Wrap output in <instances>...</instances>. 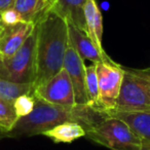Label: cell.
Masks as SVG:
<instances>
[{
  "label": "cell",
  "mask_w": 150,
  "mask_h": 150,
  "mask_svg": "<svg viewBox=\"0 0 150 150\" xmlns=\"http://www.w3.org/2000/svg\"><path fill=\"white\" fill-rule=\"evenodd\" d=\"M35 90L64 68L69 45L68 21L54 11L46 9L35 22Z\"/></svg>",
  "instance_id": "1"
},
{
  "label": "cell",
  "mask_w": 150,
  "mask_h": 150,
  "mask_svg": "<svg viewBox=\"0 0 150 150\" xmlns=\"http://www.w3.org/2000/svg\"><path fill=\"white\" fill-rule=\"evenodd\" d=\"M105 117H107L106 114L95 110L88 105L76 104L72 108H65L35 98L34 110L27 116L18 119L5 137L18 138L42 135L44 132L67 121L79 123L86 131Z\"/></svg>",
  "instance_id": "2"
},
{
  "label": "cell",
  "mask_w": 150,
  "mask_h": 150,
  "mask_svg": "<svg viewBox=\"0 0 150 150\" xmlns=\"http://www.w3.org/2000/svg\"><path fill=\"white\" fill-rule=\"evenodd\" d=\"M86 137L111 150H140L142 141L127 123L107 116L86 129Z\"/></svg>",
  "instance_id": "3"
},
{
  "label": "cell",
  "mask_w": 150,
  "mask_h": 150,
  "mask_svg": "<svg viewBox=\"0 0 150 150\" xmlns=\"http://www.w3.org/2000/svg\"><path fill=\"white\" fill-rule=\"evenodd\" d=\"M123 69L120 91L111 112H150L149 79L146 73L143 70Z\"/></svg>",
  "instance_id": "4"
},
{
  "label": "cell",
  "mask_w": 150,
  "mask_h": 150,
  "mask_svg": "<svg viewBox=\"0 0 150 150\" xmlns=\"http://www.w3.org/2000/svg\"><path fill=\"white\" fill-rule=\"evenodd\" d=\"M35 48L36 31L26 39L16 54L6 59H1L0 78L16 83H34L35 79Z\"/></svg>",
  "instance_id": "5"
},
{
  "label": "cell",
  "mask_w": 150,
  "mask_h": 150,
  "mask_svg": "<svg viewBox=\"0 0 150 150\" xmlns=\"http://www.w3.org/2000/svg\"><path fill=\"white\" fill-rule=\"evenodd\" d=\"M99 86V110L108 116L114 110L125 69L113 60L96 64Z\"/></svg>",
  "instance_id": "6"
},
{
  "label": "cell",
  "mask_w": 150,
  "mask_h": 150,
  "mask_svg": "<svg viewBox=\"0 0 150 150\" xmlns=\"http://www.w3.org/2000/svg\"><path fill=\"white\" fill-rule=\"evenodd\" d=\"M33 96L44 102L65 108H72L76 105L72 83L65 68L43 84L36 88Z\"/></svg>",
  "instance_id": "7"
},
{
  "label": "cell",
  "mask_w": 150,
  "mask_h": 150,
  "mask_svg": "<svg viewBox=\"0 0 150 150\" xmlns=\"http://www.w3.org/2000/svg\"><path fill=\"white\" fill-rule=\"evenodd\" d=\"M64 68L69 74L77 105H88L86 96V66L76 50L69 44L64 61Z\"/></svg>",
  "instance_id": "8"
},
{
  "label": "cell",
  "mask_w": 150,
  "mask_h": 150,
  "mask_svg": "<svg viewBox=\"0 0 150 150\" xmlns=\"http://www.w3.org/2000/svg\"><path fill=\"white\" fill-rule=\"evenodd\" d=\"M35 28L34 23L20 22L16 25L3 26L0 30V57L6 59L20 50Z\"/></svg>",
  "instance_id": "9"
},
{
  "label": "cell",
  "mask_w": 150,
  "mask_h": 150,
  "mask_svg": "<svg viewBox=\"0 0 150 150\" xmlns=\"http://www.w3.org/2000/svg\"><path fill=\"white\" fill-rule=\"evenodd\" d=\"M69 44L76 50L82 60H88L93 64H98L101 62H107L112 59L106 54L101 52L98 50L88 33L78 29L74 25L68 23Z\"/></svg>",
  "instance_id": "10"
},
{
  "label": "cell",
  "mask_w": 150,
  "mask_h": 150,
  "mask_svg": "<svg viewBox=\"0 0 150 150\" xmlns=\"http://www.w3.org/2000/svg\"><path fill=\"white\" fill-rule=\"evenodd\" d=\"M86 2V0H54L48 9L61 15L68 21V23L86 32L83 11Z\"/></svg>",
  "instance_id": "11"
},
{
  "label": "cell",
  "mask_w": 150,
  "mask_h": 150,
  "mask_svg": "<svg viewBox=\"0 0 150 150\" xmlns=\"http://www.w3.org/2000/svg\"><path fill=\"white\" fill-rule=\"evenodd\" d=\"M84 19L86 33L101 52H106L103 47V18L96 0H86L84 5Z\"/></svg>",
  "instance_id": "12"
},
{
  "label": "cell",
  "mask_w": 150,
  "mask_h": 150,
  "mask_svg": "<svg viewBox=\"0 0 150 150\" xmlns=\"http://www.w3.org/2000/svg\"><path fill=\"white\" fill-rule=\"evenodd\" d=\"M108 116L123 120L142 142L150 143V112H111Z\"/></svg>",
  "instance_id": "13"
},
{
  "label": "cell",
  "mask_w": 150,
  "mask_h": 150,
  "mask_svg": "<svg viewBox=\"0 0 150 150\" xmlns=\"http://www.w3.org/2000/svg\"><path fill=\"white\" fill-rule=\"evenodd\" d=\"M86 131L81 125L67 121L44 132L42 135L52 139L54 143H72L75 140L86 137Z\"/></svg>",
  "instance_id": "14"
},
{
  "label": "cell",
  "mask_w": 150,
  "mask_h": 150,
  "mask_svg": "<svg viewBox=\"0 0 150 150\" xmlns=\"http://www.w3.org/2000/svg\"><path fill=\"white\" fill-rule=\"evenodd\" d=\"M34 88L32 84L27 83H16L0 78V99L9 104L15 103L18 97L25 94L33 95Z\"/></svg>",
  "instance_id": "15"
},
{
  "label": "cell",
  "mask_w": 150,
  "mask_h": 150,
  "mask_svg": "<svg viewBox=\"0 0 150 150\" xmlns=\"http://www.w3.org/2000/svg\"><path fill=\"white\" fill-rule=\"evenodd\" d=\"M13 8L21 16L22 22L34 23L41 16L39 0H16Z\"/></svg>",
  "instance_id": "16"
},
{
  "label": "cell",
  "mask_w": 150,
  "mask_h": 150,
  "mask_svg": "<svg viewBox=\"0 0 150 150\" xmlns=\"http://www.w3.org/2000/svg\"><path fill=\"white\" fill-rule=\"evenodd\" d=\"M86 96H88V105L93 109L99 111V86L97 78L96 64L86 67Z\"/></svg>",
  "instance_id": "17"
},
{
  "label": "cell",
  "mask_w": 150,
  "mask_h": 150,
  "mask_svg": "<svg viewBox=\"0 0 150 150\" xmlns=\"http://www.w3.org/2000/svg\"><path fill=\"white\" fill-rule=\"evenodd\" d=\"M17 120L18 117L16 115L13 105L0 99V132L3 134V137L11 131Z\"/></svg>",
  "instance_id": "18"
},
{
  "label": "cell",
  "mask_w": 150,
  "mask_h": 150,
  "mask_svg": "<svg viewBox=\"0 0 150 150\" xmlns=\"http://www.w3.org/2000/svg\"><path fill=\"white\" fill-rule=\"evenodd\" d=\"M34 107H35V97L30 94H25L18 97V99L13 103V109L18 119L29 115L34 110Z\"/></svg>",
  "instance_id": "19"
},
{
  "label": "cell",
  "mask_w": 150,
  "mask_h": 150,
  "mask_svg": "<svg viewBox=\"0 0 150 150\" xmlns=\"http://www.w3.org/2000/svg\"><path fill=\"white\" fill-rule=\"evenodd\" d=\"M1 22L3 26H11L22 22V19L19 13L13 7L1 13Z\"/></svg>",
  "instance_id": "20"
},
{
  "label": "cell",
  "mask_w": 150,
  "mask_h": 150,
  "mask_svg": "<svg viewBox=\"0 0 150 150\" xmlns=\"http://www.w3.org/2000/svg\"><path fill=\"white\" fill-rule=\"evenodd\" d=\"M16 0H0V13L13 8Z\"/></svg>",
  "instance_id": "21"
},
{
  "label": "cell",
  "mask_w": 150,
  "mask_h": 150,
  "mask_svg": "<svg viewBox=\"0 0 150 150\" xmlns=\"http://www.w3.org/2000/svg\"><path fill=\"white\" fill-rule=\"evenodd\" d=\"M54 0H39V8L41 15L43 11H45L46 9L50 8V6L54 3Z\"/></svg>",
  "instance_id": "22"
},
{
  "label": "cell",
  "mask_w": 150,
  "mask_h": 150,
  "mask_svg": "<svg viewBox=\"0 0 150 150\" xmlns=\"http://www.w3.org/2000/svg\"><path fill=\"white\" fill-rule=\"evenodd\" d=\"M140 150H150V143H146V142H142V147Z\"/></svg>",
  "instance_id": "23"
},
{
  "label": "cell",
  "mask_w": 150,
  "mask_h": 150,
  "mask_svg": "<svg viewBox=\"0 0 150 150\" xmlns=\"http://www.w3.org/2000/svg\"><path fill=\"white\" fill-rule=\"evenodd\" d=\"M2 28V22H1V13H0V30Z\"/></svg>",
  "instance_id": "24"
},
{
  "label": "cell",
  "mask_w": 150,
  "mask_h": 150,
  "mask_svg": "<svg viewBox=\"0 0 150 150\" xmlns=\"http://www.w3.org/2000/svg\"><path fill=\"white\" fill-rule=\"evenodd\" d=\"M143 71H144V72H145V73H146V75H147V77H148V79H149V80H150V73L146 72V71H145V70H143Z\"/></svg>",
  "instance_id": "25"
},
{
  "label": "cell",
  "mask_w": 150,
  "mask_h": 150,
  "mask_svg": "<svg viewBox=\"0 0 150 150\" xmlns=\"http://www.w3.org/2000/svg\"><path fill=\"white\" fill-rule=\"evenodd\" d=\"M145 71H146V72H148V73H150V67H149V68H147V69H145Z\"/></svg>",
  "instance_id": "26"
},
{
  "label": "cell",
  "mask_w": 150,
  "mask_h": 150,
  "mask_svg": "<svg viewBox=\"0 0 150 150\" xmlns=\"http://www.w3.org/2000/svg\"><path fill=\"white\" fill-rule=\"evenodd\" d=\"M0 138H3V134L1 132H0Z\"/></svg>",
  "instance_id": "27"
},
{
  "label": "cell",
  "mask_w": 150,
  "mask_h": 150,
  "mask_svg": "<svg viewBox=\"0 0 150 150\" xmlns=\"http://www.w3.org/2000/svg\"><path fill=\"white\" fill-rule=\"evenodd\" d=\"M149 91H150V80H149Z\"/></svg>",
  "instance_id": "28"
},
{
  "label": "cell",
  "mask_w": 150,
  "mask_h": 150,
  "mask_svg": "<svg viewBox=\"0 0 150 150\" xmlns=\"http://www.w3.org/2000/svg\"><path fill=\"white\" fill-rule=\"evenodd\" d=\"M0 63H1V57H0Z\"/></svg>",
  "instance_id": "29"
}]
</instances>
